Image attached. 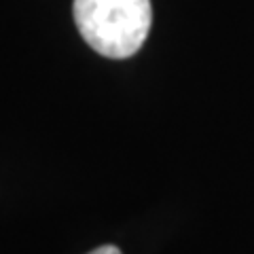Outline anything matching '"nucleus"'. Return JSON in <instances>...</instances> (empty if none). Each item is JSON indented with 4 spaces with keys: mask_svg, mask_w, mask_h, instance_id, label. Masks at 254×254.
Instances as JSON below:
<instances>
[{
    "mask_svg": "<svg viewBox=\"0 0 254 254\" xmlns=\"http://www.w3.org/2000/svg\"><path fill=\"white\" fill-rule=\"evenodd\" d=\"M89 254H123L121 250L117 248V246H100V248H95L93 252Z\"/></svg>",
    "mask_w": 254,
    "mask_h": 254,
    "instance_id": "nucleus-2",
    "label": "nucleus"
},
{
    "mask_svg": "<svg viewBox=\"0 0 254 254\" xmlns=\"http://www.w3.org/2000/svg\"><path fill=\"white\" fill-rule=\"evenodd\" d=\"M72 11L85 43L113 60L131 58L153 21L150 0H74Z\"/></svg>",
    "mask_w": 254,
    "mask_h": 254,
    "instance_id": "nucleus-1",
    "label": "nucleus"
}]
</instances>
